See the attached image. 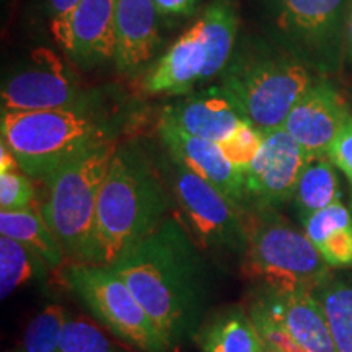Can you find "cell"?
<instances>
[{
    "instance_id": "18",
    "label": "cell",
    "mask_w": 352,
    "mask_h": 352,
    "mask_svg": "<svg viewBox=\"0 0 352 352\" xmlns=\"http://www.w3.org/2000/svg\"><path fill=\"white\" fill-rule=\"evenodd\" d=\"M261 300L287 328L303 352H336L327 315L314 294H276L264 290Z\"/></svg>"
},
{
    "instance_id": "5",
    "label": "cell",
    "mask_w": 352,
    "mask_h": 352,
    "mask_svg": "<svg viewBox=\"0 0 352 352\" xmlns=\"http://www.w3.org/2000/svg\"><path fill=\"white\" fill-rule=\"evenodd\" d=\"M116 151L114 140L96 145L44 182L47 195L39 212L76 263L96 264V206Z\"/></svg>"
},
{
    "instance_id": "12",
    "label": "cell",
    "mask_w": 352,
    "mask_h": 352,
    "mask_svg": "<svg viewBox=\"0 0 352 352\" xmlns=\"http://www.w3.org/2000/svg\"><path fill=\"white\" fill-rule=\"evenodd\" d=\"M351 116L336 87L327 77H318L290 109L283 127L308 157H327L333 140Z\"/></svg>"
},
{
    "instance_id": "37",
    "label": "cell",
    "mask_w": 352,
    "mask_h": 352,
    "mask_svg": "<svg viewBox=\"0 0 352 352\" xmlns=\"http://www.w3.org/2000/svg\"><path fill=\"white\" fill-rule=\"evenodd\" d=\"M264 352H272V351H267V349H266V351H264Z\"/></svg>"
},
{
    "instance_id": "14",
    "label": "cell",
    "mask_w": 352,
    "mask_h": 352,
    "mask_svg": "<svg viewBox=\"0 0 352 352\" xmlns=\"http://www.w3.org/2000/svg\"><path fill=\"white\" fill-rule=\"evenodd\" d=\"M114 16L116 0H80L54 38L74 64L94 69L113 59Z\"/></svg>"
},
{
    "instance_id": "21",
    "label": "cell",
    "mask_w": 352,
    "mask_h": 352,
    "mask_svg": "<svg viewBox=\"0 0 352 352\" xmlns=\"http://www.w3.org/2000/svg\"><path fill=\"white\" fill-rule=\"evenodd\" d=\"M202 352H264L252 318L239 307L223 310L196 334Z\"/></svg>"
},
{
    "instance_id": "28",
    "label": "cell",
    "mask_w": 352,
    "mask_h": 352,
    "mask_svg": "<svg viewBox=\"0 0 352 352\" xmlns=\"http://www.w3.org/2000/svg\"><path fill=\"white\" fill-rule=\"evenodd\" d=\"M248 316L252 318L254 328L261 338L264 347L272 352H303L297 344L292 334L280 323V320L270 311L264 305L261 298L254 300L248 310Z\"/></svg>"
},
{
    "instance_id": "13",
    "label": "cell",
    "mask_w": 352,
    "mask_h": 352,
    "mask_svg": "<svg viewBox=\"0 0 352 352\" xmlns=\"http://www.w3.org/2000/svg\"><path fill=\"white\" fill-rule=\"evenodd\" d=\"M158 135L175 162L212 184L240 208L250 209L245 176L227 160L219 144L189 135L164 120L158 122Z\"/></svg>"
},
{
    "instance_id": "30",
    "label": "cell",
    "mask_w": 352,
    "mask_h": 352,
    "mask_svg": "<svg viewBox=\"0 0 352 352\" xmlns=\"http://www.w3.org/2000/svg\"><path fill=\"white\" fill-rule=\"evenodd\" d=\"M34 188L32 178L23 171L0 173V208L2 210H23L32 208Z\"/></svg>"
},
{
    "instance_id": "33",
    "label": "cell",
    "mask_w": 352,
    "mask_h": 352,
    "mask_svg": "<svg viewBox=\"0 0 352 352\" xmlns=\"http://www.w3.org/2000/svg\"><path fill=\"white\" fill-rule=\"evenodd\" d=\"M201 0H153L162 19H186L196 12Z\"/></svg>"
},
{
    "instance_id": "32",
    "label": "cell",
    "mask_w": 352,
    "mask_h": 352,
    "mask_svg": "<svg viewBox=\"0 0 352 352\" xmlns=\"http://www.w3.org/2000/svg\"><path fill=\"white\" fill-rule=\"evenodd\" d=\"M80 0H43V8L51 21L52 34L59 33L67 25Z\"/></svg>"
},
{
    "instance_id": "36",
    "label": "cell",
    "mask_w": 352,
    "mask_h": 352,
    "mask_svg": "<svg viewBox=\"0 0 352 352\" xmlns=\"http://www.w3.org/2000/svg\"><path fill=\"white\" fill-rule=\"evenodd\" d=\"M6 352H23L21 349H12V351H6Z\"/></svg>"
},
{
    "instance_id": "3",
    "label": "cell",
    "mask_w": 352,
    "mask_h": 352,
    "mask_svg": "<svg viewBox=\"0 0 352 352\" xmlns=\"http://www.w3.org/2000/svg\"><path fill=\"white\" fill-rule=\"evenodd\" d=\"M318 77L270 38L248 36L236 41L219 85L245 121L271 132L284 126L290 109Z\"/></svg>"
},
{
    "instance_id": "9",
    "label": "cell",
    "mask_w": 352,
    "mask_h": 352,
    "mask_svg": "<svg viewBox=\"0 0 352 352\" xmlns=\"http://www.w3.org/2000/svg\"><path fill=\"white\" fill-rule=\"evenodd\" d=\"M170 160L175 199L199 248L243 256L248 245L245 209L171 157Z\"/></svg>"
},
{
    "instance_id": "29",
    "label": "cell",
    "mask_w": 352,
    "mask_h": 352,
    "mask_svg": "<svg viewBox=\"0 0 352 352\" xmlns=\"http://www.w3.org/2000/svg\"><path fill=\"white\" fill-rule=\"evenodd\" d=\"M264 132L254 127L252 122L243 121L232 135L219 144L220 151L236 170L245 173L252 166L254 158L261 152Z\"/></svg>"
},
{
    "instance_id": "34",
    "label": "cell",
    "mask_w": 352,
    "mask_h": 352,
    "mask_svg": "<svg viewBox=\"0 0 352 352\" xmlns=\"http://www.w3.org/2000/svg\"><path fill=\"white\" fill-rule=\"evenodd\" d=\"M8 171H21V168L8 145L2 142L0 144V173H8Z\"/></svg>"
},
{
    "instance_id": "17",
    "label": "cell",
    "mask_w": 352,
    "mask_h": 352,
    "mask_svg": "<svg viewBox=\"0 0 352 352\" xmlns=\"http://www.w3.org/2000/svg\"><path fill=\"white\" fill-rule=\"evenodd\" d=\"M209 52L195 26L176 39L173 46L148 69L144 88L151 95H184L206 82Z\"/></svg>"
},
{
    "instance_id": "24",
    "label": "cell",
    "mask_w": 352,
    "mask_h": 352,
    "mask_svg": "<svg viewBox=\"0 0 352 352\" xmlns=\"http://www.w3.org/2000/svg\"><path fill=\"white\" fill-rule=\"evenodd\" d=\"M314 296L323 307L336 352H352V276H329Z\"/></svg>"
},
{
    "instance_id": "6",
    "label": "cell",
    "mask_w": 352,
    "mask_h": 352,
    "mask_svg": "<svg viewBox=\"0 0 352 352\" xmlns=\"http://www.w3.org/2000/svg\"><path fill=\"white\" fill-rule=\"evenodd\" d=\"M248 245L243 272L276 294L315 292L331 276V267L300 232L276 209H245Z\"/></svg>"
},
{
    "instance_id": "20",
    "label": "cell",
    "mask_w": 352,
    "mask_h": 352,
    "mask_svg": "<svg viewBox=\"0 0 352 352\" xmlns=\"http://www.w3.org/2000/svg\"><path fill=\"white\" fill-rule=\"evenodd\" d=\"M195 30L204 41L209 52L206 82L219 77L233 50H235L236 34H239V13L233 0H212L196 21Z\"/></svg>"
},
{
    "instance_id": "10",
    "label": "cell",
    "mask_w": 352,
    "mask_h": 352,
    "mask_svg": "<svg viewBox=\"0 0 352 352\" xmlns=\"http://www.w3.org/2000/svg\"><path fill=\"white\" fill-rule=\"evenodd\" d=\"M90 91L54 51L36 47L8 70L2 80V111H46L67 108Z\"/></svg>"
},
{
    "instance_id": "4",
    "label": "cell",
    "mask_w": 352,
    "mask_h": 352,
    "mask_svg": "<svg viewBox=\"0 0 352 352\" xmlns=\"http://www.w3.org/2000/svg\"><path fill=\"white\" fill-rule=\"evenodd\" d=\"M170 196L138 147L118 145L96 206V264L111 266L168 217Z\"/></svg>"
},
{
    "instance_id": "11",
    "label": "cell",
    "mask_w": 352,
    "mask_h": 352,
    "mask_svg": "<svg viewBox=\"0 0 352 352\" xmlns=\"http://www.w3.org/2000/svg\"><path fill=\"white\" fill-rule=\"evenodd\" d=\"M308 160L302 145L284 127L264 132L261 152L243 173L250 208L277 209L292 199Z\"/></svg>"
},
{
    "instance_id": "15",
    "label": "cell",
    "mask_w": 352,
    "mask_h": 352,
    "mask_svg": "<svg viewBox=\"0 0 352 352\" xmlns=\"http://www.w3.org/2000/svg\"><path fill=\"white\" fill-rule=\"evenodd\" d=\"M160 20L153 0H116L113 63L122 76H135L162 44Z\"/></svg>"
},
{
    "instance_id": "16",
    "label": "cell",
    "mask_w": 352,
    "mask_h": 352,
    "mask_svg": "<svg viewBox=\"0 0 352 352\" xmlns=\"http://www.w3.org/2000/svg\"><path fill=\"white\" fill-rule=\"evenodd\" d=\"M160 120L195 138L220 144L245 120L222 87H209L164 109Z\"/></svg>"
},
{
    "instance_id": "31",
    "label": "cell",
    "mask_w": 352,
    "mask_h": 352,
    "mask_svg": "<svg viewBox=\"0 0 352 352\" xmlns=\"http://www.w3.org/2000/svg\"><path fill=\"white\" fill-rule=\"evenodd\" d=\"M327 157L346 176L352 189V116L344 122L340 134L333 140ZM352 209V204H351Z\"/></svg>"
},
{
    "instance_id": "1",
    "label": "cell",
    "mask_w": 352,
    "mask_h": 352,
    "mask_svg": "<svg viewBox=\"0 0 352 352\" xmlns=\"http://www.w3.org/2000/svg\"><path fill=\"white\" fill-rule=\"evenodd\" d=\"M201 252L188 228L166 217L109 266L129 285L171 347L196 333L208 302V271Z\"/></svg>"
},
{
    "instance_id": "26",
    "label": "cell",
    "mask_w": 352,
    "mask_h": 352,
    "mask_svg": "<svg viewBox=\"0 0 352 352\" xmlns=\"http://www.w3.org/2000/svg\"><path fill=\"white\" fill-rule=\"evenodd\" d=\"M67 311L52 303L33 316L25 329L20 349L23 352H59Z\"/></svg>"
},
{
    "instance_id": "27",
    "label": "cell",
    "mask_w": 352,
    "mask_h": 352,
    "mask_svg": "<svg viewBox=\"0 0 352 352\" xmlns=\"http://www.w3.org/2000/svg\"><path fill=\"white\" fill-rule=\"evenodd\" d=\"M59 352H124L85 318H70L64 324Z\"/></svg>"
},
{
    "instance_id": "2",
    "label": "cell",
    "mask_w": 352,
    "mask_h": 352,
    "mask_svg": "<svg viewBox=\"0 0 352 352\" xmlns=\"http://www.w3.org/2000/svg\"><path fill=\"white\" fill-rule=\"evenodd\" d=\"M122 114L91 90L77 104L46 111H2V142L25 175L38 182L63 168L83 152L111 142Z\"/></svg>"
},
{
    "instance_id": "19",
    "label": "cell",
    "mask_w": 352,
    "mask_h": 352,
    "mask_svg": "<svg viewBox=\"0 0 352 352\" xmlns=\"http://www.w3.org/2000/svg\"><path fill=\"white\" fill-rule=\"evenodd\" d=\"M303 232L329 267H352V209L341 202L302 220Z\"/></svg>"
},
{
    "instance_id": "8",
    "label": "cell",
    "mask_w": 352,
    "mask_h": 352,
    "mask_svg": "<svg viewBox=\"0 0 352 352\" xmlns=\"http://www.w3.org/2000/svg\"><path fill=\"white\" fill-rule=\"evenodd\" d=\"M64 277L95 318L121 341L142 352L173 351L129 285L111 267L76 263Z\"/></svg>"
},
{
    "instance_id": "35",
    "label": "cell",
    "mask_w": 352,
    "mask_h": 352,
    "mask_svg": "<svg viewBox=\"0 0 352 352\" xmlns=\"http://www.w3.org/2000/svg\"><path fill=\"white\" fill-rule=\"evenodd\" d=\"M344 60L352 69V0L347 8V20H346V38H344Z\"/></svg>"
},
{
    "instance_id": "7",
    "label": "cell",
    "mask_w": 352,
    "mask_h": 352,
    "mask_svg": "<svg viewBox=\"0 0 352 352\" xmlns=\"http://www.w3.org/2000/svg\"><path fill=\"white\" fill-rule=\"evenodd\" d=\"M351 0H266L267 36L328 77L346 64L344 38Z\"/></svg>"
},
{
    "instance_id": "22",
    "label": "cell",
    "mask_w": 352,
    "mask_h": 352,
    "mask_svg": "<svg viewBox=\"0 0 352 352\" xmlns=\"http://www.w3.org/2000/svg\"><path fill=\"white\" fill-rule=\"evenodd\" d=\"M341 199L340 175L333 162L328 157H310L298 176L292 197L300 222L308 215L341 202Z\"/></svg>"
},
{
    "instance_id": "25",
    "label": "cell",
    "mask_w": 352,
    "mask_h": 352,
    "mask_svg": "<svg viewBox=\"0 0 352 352\" xmlns=\"http://www.w3.org/2000/svg\"><path fill=\"white\" fill-rule=\"evenodd\" d=\"M47 264L34 250L20 241L0 236V297L6 300L16 289L46 277Z\"/></svg>"
},
{
    "instance_id": "23",
    "label": "cell",
    "mask_w": 352,
    "mask_h": 352,
    "mask_svg": "<svg viewBox=\"0 0 352 352\" xmlns=\"http://www.w3.org/2000/svg\"><path fill=\"white\" fill-rule=\"evenodd\" d=\"M0 233L36 252L51 270L63 264L65 253L59 241L47 227L39 208L23 210H2L0 212Z\"/></svg>"
}]
</instances>
